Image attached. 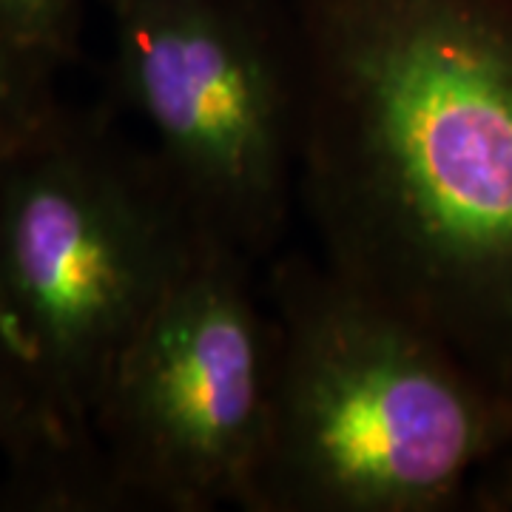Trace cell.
Returning a JSON list of instances; mask_svg holds the SVG:
<instances>
[{
  "mask_svg": "<svg viewBox=\"0 0 512 512\" xmlns=\"http://www.w3.org/2000/svg\"><path fill=\"white\" fill-rule=\"evenodd\" d=\"M117 92L194 217L274 254L299 200V77L285 6L109 0Z\"/></svg>",
  "mask_w": 512,
  "mask_h": 512,
  "instance_id": "277c9868",
  "label": "cell"
},
{
  "mask_svg": "<svg viewBox=\"0 0 512 512\" xmlns=\"http://www.w3.org/2000/svg\"><path fill=\"white\" fill-rule=\"evenodd\" d=\"M251 265L211 239L114 367L94 436L123 512H248L274 382Z\"/></svg>",
  "mask_w": 512,
  "mask_h": 512,
  "instance_id": "5b68a950",
  "label": "cell"
},
{
  "mask_svg": "<svg viewBox=\"0 0 512 512\" xmlns=\"http://www.w3.org/2000/svg\"><path fill=\"white\" fill-rule=\"evenodd\" d=\"M55 74L52 63L0 26V157L60 111Z\"/></svg>",
  "mask_w": 512,
  "mask_h": 512,
  "instance_id": "52a82bcc",
  "label": "cell"
},
{
  "mask_svg": "<svg viewBox=\"0 0 512 512\" xmlns=\"http://www.w3.org/2000/svg\"><path fill=\"white\" fill-rule=\"evenodd\" d=\"M274 382L248 512L458 510L512 410L427 330L308 254L268 276Z\"/></svg>",
  "mask_w": 512,
  "mask_h": 512,
  "instance_id": "7a4b0ae2",
  "label": "cell"
},
{
  "mask_svg": "<svg viewBox=\"0 0 512 512\" xmlns=\"http://www.w3.org/2000/svg\"><path fill=\"white\" fill-rule=\"evenodd\" d=\"M322 262L512 410V0H285Z\"/></svg>",
  "mask_w": 512,
  "mask_h": 512,
  "instance_id": "6da1fadb",
  "label": "cell"
},
{
  "mask_svg": "<svg viewBox=\"0 0 512 512\" xmlns=\"http://www.w3.org/2000/svg\"><path fill=\"white\" fill-rule=\"evenodd\" d=\"M0 26L57 72L80 60V0H0Z\"/></svg>",
  "mask_w": 512,
  "mask_h": 512,
  "instance_id": "ba28073f",
  "label": "cell"
},
{
  "mask_svg": "<svg viewBox=\"0 0 512 512\" xmlns=\"http://www.w3.org/2000/svg\"><path fill=\"white\" fill-rule=\"evenodd\" d=\"M211 239L106 111L60 106L0 157V328L63 436L97 441L120 356Z\"/></svg>",
  "mask_w": 512,
  "mask_h": 512,
  "instance_id": "3957f363",
  "label": "cell"
},
{
  "mask_svg": "<svg viewBox=\"0 0 512 512\" xmlns=\"http://www.w3.org/2000/svg\"><path fill=\"white\" fill-rule=\"evenodd\" d=\"M97 444L100 441H72L57 430L26 359L0 328V453L6 458V470L26 467L60 447Z\"/></svg>",
  "mask_w": 512,
  "mask_h": 512,
  "instance_id": "8992f818",
  "label": "cell"
}]
</instances>
